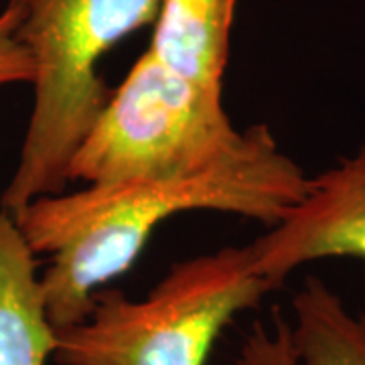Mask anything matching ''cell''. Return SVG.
<instances>
[{
    "label": "cell",
    "mask_w": 365,
    "mask_h": 365,
    "mask_svg": "<svg viewBox=\"0 0 365 365\" xmlns=\"http://www.w3.org/2000/svg\"><path fill=\"white\" fill-rule=\"evenodd\" d=\"M311 177L254 124L248 146L191 175L146 177L33 199L14 213L26 244L47 256L41 290L55 329L81 323L96 294L130 270L163 222L220 211L272 227L299 203Z\"/></svg>",
    "instance_id": "obj_1"
},
{
    "label": "cell",
    "mask_w": 365,
    "mask_h": 365,
    "mask_svg": "<svg viewBox=\"0 0 365 365\" xmlns=\"http://www.w3.org/2000/svg\"><path fill=\"white\" fill-rule=\"evenodd\" d=\"M16 35L33 59V108L19 163L0 203L14 215L33 199L71 187L69 163L110 90L100 61L143 26L160 0H9Z\"/></svg>",
    "instance_id": "obj_2"
},
{
    "label": "cell",
    "mask_w": 365,
    "mask_h": 365,
    "mask_svg": "<svg viewBox=\"0 0 365 365\" xmlns=\"http://www.w3.org/2000/svg\"><path fill=\"white\" fill-rule=\"evenodd\" d=\"M274 288L250 248L177 262L144 299L102 288L88 317L55 329L57 365H207L223 329Z\"/></svg>",
    "instance_id": "obj_3"
},
{
    "label": "cell",
    "mask_w": 365,
    "mask_h": 365,
    "mask_svg": "<svg viewBox=\"0 0 365 365\" xmlns=\"http://www.w3.org/2000/svg\"><path fill=\"white\" fill-rule=\"evenodd\" d=\"M250 136L252 126L232 124L222 90L182 78L146 49L79 143L69 182L191 175L240 155Z\"/></svg>",
    "instance_id": "obj_4"
},
{
    "label": "cell",
    "mask_w": 365,
    "mask_h": 365,
    "mask_svg": "<svg viewBox=\"0 0 365 365\" xmlns=\"http://www.w3.org/2000/svg\"><path fill=\"white\" fill-rule=\"evenodd\" d=\"M248 248L256 272L274 290L309 262L357 258L365 264V143L311 177L304 197Z\"/></svg>",
    "instance_id": "obj_5"
},
{
    "label": "cell",
    "mask_w": 365,
    "mask_h": 365,
    "mask_svg": "<svg viewBox=\"0 0 365 365\" xmlns=\"http://www.w3.org/2000/svg\"><path fill=\"white\" fill-rule=\"evenodd\" d=\"M53 345L37 254L0 203V365H47Z\"/></svg>",
    "instance_id": "obj_6"
},
{
    "label": "cell",
    "mask_w": 365,
    "mask_h": 365,
    "mask_svg": "<svg viewBox=\"0 0 365 365\" xmlns=\"http://www.w3.org/2000/svg\"><path fill=\"white\" fill-rule=\"evenodd\" d=\"M237 0H160L148 51L203 88L223 91Z\"/></svg>",
    "instance_id": "obj_7"
},
{
    "label": "cell",
    "mask_w": 365,
    "mask_h": 365,
    "mask_svg": "<svg viewBox=\"0 0 365 365\" xmlns=\"http://www.w3.org/2000/svg\"><path fill=\"white\" fill-rule=\"evenodd\" d=\"M290 337L297 365H365V313H353L321 278L292 297Z\"/></svg>",
    "instance_id": "obj_8"
},
{
    "label": "cell",
    "mask_w": 365,
    "mask_h": 365,
    "mask_svg": "<svg viewBox=\"0 0 365 365\" xmlns=\"http://www.w3.org/2000/svg\"><path fill=\"white\" fill-rule=\"evenodd\" d=\"M235 365H297L290 323L278 311L270 327L256 323L242 343Z\"/></svg>",
    "instance_id": "obj_9"
},
{
    "label": "cell",
    "mask_w": 365,
    "mask_h": 365,
    "mask_svg": "<svg viewBox=\"0 0 365 365\" xmlns=\"http://www.w3.org/2000/svg\"><path fill=\"white\" fill-rule=\"evenodd\" d=\"M33 59L16 35V9L11 2L0 11V88L33 81Z\"/></svg>",
    "instance_id": "obj_10"
}]
</instances>
